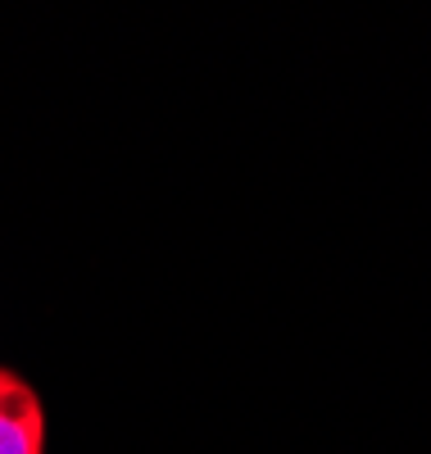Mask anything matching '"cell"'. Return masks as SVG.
Wrapping results in <instances>:
<instances>
[{"label":"cell","mask_w":431,"mask_h":454,"mask_svg":"<svg viewBox=\"0 0 431 454\" xmlns=\"http://www.w3.org/2000/svg\"><path fill=\"white\" fill-rule=\"evenodd\" d=\"M0 454H46L42 395L10 368H0Z\"/></svg>","instance_id":"obj_1"}]
</instances>
